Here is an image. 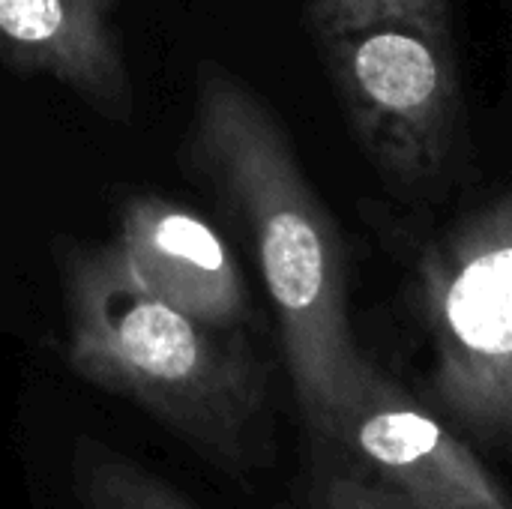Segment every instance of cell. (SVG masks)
Here are the masks:
<instances>
[{"label": "cell", "instance_id": "cell-1", "mask_svg": "<svg viewBox=\"0 0 512 509\" xmlns=\"http://www.w3.org/2000/svg\"><path fill=\"white\" fill-rule=\"evenodd\" d=\"M189 156L246 231L279 321L300 414L321 441L333 444L372 372L348 321V273L336 222L270 108L216 63L198 72Z\"/></svg>", "mask_w": 512, "mask_h": 509}, {"label": "cell", "instance_id": "cell-2", "mask_svg": "<svg viewBox=\"0 0 512 509\" xmlns=\"http://www.w3.org/2000/svg\"><path fill=\"white\" fill-rule=\"evenodd\" d=\"M66 333L84 381L135 402L219 465L255 462L264 378L246 342L150 294L117 243L69 255Z\"/></svg>", "mask_w": 512, "mask_h": 509}, {"label": "cell", "instance_id": "cell-3", "mask_svg": "<svg viewBox=\"0 0 512 509\" xmlns=\"http://www.w3.org/2000/svg\"><path fill=\"white\" fill-rule=\"evenodd\" d=\"M306 18L375 168L411 189L438 180L462 126L450 0H306Z\"/></svg>", "mask_w": 512, "mask_h": 509}, {"label": "cell", "instance_id": "cell-4", "mask_svg": "<svg viewBox=\"0 0 512 509\" xmlns=\"http://www.w3.org/2000/svg\"><path fill=\"white\" fill-rule=\"evenodd\" d=\"M432 396L471 438L512 453V192L417 258Z\"/></svg>", "mask_w": 512, "mask_h": 509}, {"label": "cell", "instance_id": "cell-5", "mask_svg": "<svg viewBox=\"0 0 512 509\" xmlns=\"http://www.w3.org/2000/svg\"><path fill=\"white\" fill-rule=\"evenodd\" d=\"M333 444L414 509H512V495L432 411L372 369Z\"/></svg>", "mask_w": 512, "mask_h": 509}, {"label": "cell", "instance_id": "cell-6", "mask_svg": "<svg viewBox=\"0 0 512 509\" xmlns=\"http://www.w3.org/2000/svg\"><path fill=\"white\" fill-rule=\"evenodd\" d=\"M117 249L135 279L168 306L219 330L246 321L249 294L240 264L195 210L159 195H135L120 210Z\"/></svg>", "mask_w": 512, "mask_h": 509}, {"label": "cell", "instance_id": "cell-7", "mask_svg": "<svg viewBox=\"0 0 512 509\" xmlns=\"http://www.w3.org/2000/svg\"><path fill=\"white\" fill-rule=\"evenodd\" d=\"M114 15L117 0H0V57L126 123L132 81Z\"/></svg>", "mask_w": 512, "mask_h": 509}, {"label": "cell", "instance_id": "cell-8", "mask_svg": "<svg viewBox=\"0 0 512 509\" xmlns=\"http://www.w3.org/2000/svg\"><path fill=\"white\" fill-rule=\"evenodd\" d=\"M75 486L87 509H198L171 483L102 444L78 450Z\"/></svg>", "mask_w": 512, "mask_h": 509}, {"label": "cell", "instance_id": "cell-9", "mask_svg": "<svg viewBox=\"0 0 512 509\" xmlns=\"http://www.w3.org/2000/svg\"><path fill=\"white\" fill-rule=\"evenodd\" d=\"M312 509H414L399 492L381 480H369L354 471L327 474L312 498Z\"/></svg>", "mask_w": 512, "mask_h": 509}]
</instances>
